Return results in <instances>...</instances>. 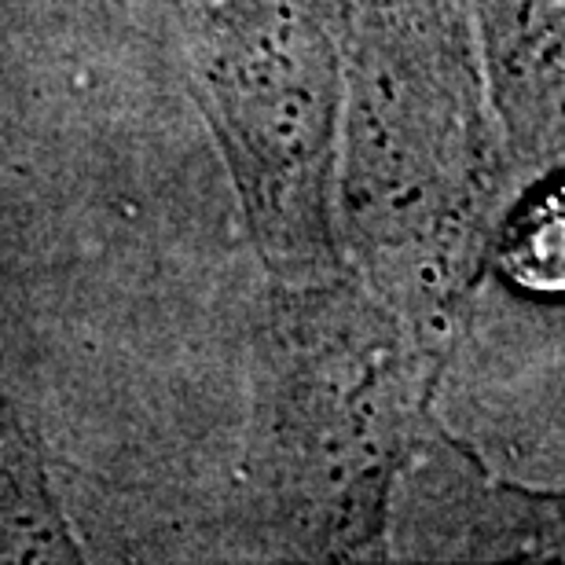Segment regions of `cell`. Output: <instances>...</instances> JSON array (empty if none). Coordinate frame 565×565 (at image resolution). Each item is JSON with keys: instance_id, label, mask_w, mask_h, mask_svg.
I'll use <instances>...</instances> for the list:
<instances>
[{"instance_id": "6da1fadb", "label": "cell", "mask_w": 565, "mask_h": 565, "mask_svg": "<svg viewBox=\"0 0 565 565\" xmlns=\"http://www.w3.org/2000/svg\"><path fill=\"white\" fill-rule=\"evenodd\" d=\"M202 77L254 224L276 254L327 235L338 55L312 0H228L206 26Z\"/></svg>"}]
</instances>
